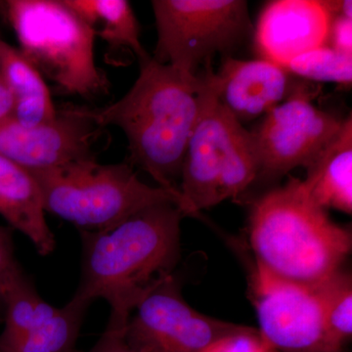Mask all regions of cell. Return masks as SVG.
Listing matches in <instances>:
<instances>
[{
    "mask_svg": "<svg viewBox=\"0 0 352 352\" xmlns=\"http://www.w3.org/2000/svg\"><path fill=\"white\" fill-rule=\"evenodd\" d=\"M185 217L176 204L162 203L111 228L78 231L82 261L74 298H103L111 307L108 325L126 328L139 303L175 274Z\"/></svg>",
    "mask_w": 352,
    "mask_h": 352,
    "instance_id": "1",
    "label": "cell"
},
{
    "mask_svg": "<svg viewBox=\"0 0 352 352\" xmlns=\"http://www.w3.org/2000/svg\"><path fill=\"white\" fill-rule=\"evenodd\" d=\"M139 63L138 80L119 101L104 108H78L98 126L120 127L132 163L159 187L182 196L183 161L203 106L206 78L183 76L151 56Z\"/></svg>",
    "mask_w": 352,
    "mask_h": 352,
    "instance_id": "2",
    "label": "cell"
},
{
    "mask_svg": "<svg viewBox=\"0 0 352 352\" xmlns=\"http://www.w3.org/2000/svg\"><path fill=\"white\" fill-rule=\"evenodd\" d=\"M249 241L256 265L310 288L342 268L352 248L351 231L333 221L293 176L254 201Z\"/></svg>",
    "mask_w": 352,
    "mask_h": 352,
    "instance_id": "3",
    "label": "cell"
},
{
    "mask_svg": "<svg viewBox=\"0 0 352 352\" xmlns=\"http://www.w3.org/2000/svg\"><path fill=\"white\" fill-rule=\"evenodd\" d=\"M30 171L41 187L45 212L66 220L78 231L111 228L162 203H175L189 217L182 196L145 184L126 164H101L90 157Z\"/></svg>",
    "mask_w": 352,
    "mask_h": 352,
    "instance_id": "4",
    "label": "cell"
},
{
    "mask_svg": "<svg viewBox=\"0 0 352 352\" xmlns=\"http://www.w3.org/2000/svg\"><path fill=\"white\" fill-rule=\"evenodd\" d=\"M0 13L21 52L64 94L87 99L108 94L110 80L95 62L94 32L65 0H6Z\"/></svg>",
    "mask_w": 352,
    "mask_h": 352,
    "instance_id": "5",
    "label": "cell"
},
{
    "mask_svg": "<svg viewBox=\"0 0 352 352\" xmlns=\"http://www.w3.org/2000/svg\"><path fill=\"white\" fill-rule=\"evenodd\" d=\"M206 78L200 115L183 161L179 191L189 217L237 199L258 179V159L252 132L217 100Z\"/></svg>",
    "mask_w": 352,
    "mask_h": 352,
    "instance_id": "6",
    "label": "cell"
},
{
    "mask_svg": "<svg viewBox=\"0 0 352 352\" xmlns=\"http://www.w3.org/2000/svg\"><path fill=\"white\" fill-rule=\"evenodd\" d=\"M157 41L153 60L183 76L237 50L252 31L245 0H153Z\"/></svg>",
    "mask_w": 352,
    "mask_h": 352,
    "instance_id": "7",
    "label": "cell"
},
{
    "mask_svg": "<svg viewBox=\"0 0 352 352\" xmlns=\"http://www.w3.org/2000/svg\"><path fill=\"white\" fill-rule=\"evenodd\" d=\"M124 329L134 352H205L219 340L249 330L200 314L183 298L175 274L152 291Z\"/></svg>",
    "mask_w": 352,
    "mask_h": 352,
    "instance_id": "8",
    "label": "cell"
},
{
    "mask_svg": "<svg viewBox=\"0 0 352 352\" xmlns=\"http://www.w3.org/2000/svg\"><path fill=\"white\" fill-rule=\"evenodd\" d=\"M303 90L273 108L252 131L258 159V179H281L298 166L307 168L340 131L344 119L324 112Z\"/></svg>",
    "mask_w": 352,
    "mask_h": 352,
    "instance_id": "9",
    "label": "cell"
},
{
    "mask_svg": "<svg viewBox=\"0 0 352 352\" xmlns=\"http://www.w3.org/2000/svg\"><path fill=\"white\" fill-rule=\"evenodd\" d=\"M249 298L258 314L259 333L278 352H331L314 288L273 276L254 263Z\"/></svg>",
    "mask_w": 352,
    "mask_h": 352,
    "instance_id": "10",
    "label": "cell"
},
{
    "mask_svg": "<svg viewBox=\"0 0 352 352\" xmlns=\"http://www.w3.org/2000/svg\"><path fill=\"white\" fill-rule=\"evenodd\" d=\"M100 129L78 107L63 109L56 119L31 127L10 118L0 124V155L29 170H50L94 157L92 145Z\"/></svg>",
    "mask_w": 352,
    "mask_h": 352,
    "instance_id": "11",
    "label": "cell"
},
{
    "mask_svg": "<svg viewBox=\"0 0 352 352\" xmlns=\"http://www.w3.org/2000/svg\"><path fill=\"white\" fill-rule=\"evenodd\" d=\"M208 82L219 103L240 124L264 117L273 108L303 90L294 85L292 74L270 60L227 56L219 71L207 65Z\"/></svg>",
    "mask_w": 352,
    "mask_h": 352,
    "instance_id": "12",
    "label": "cell"
},
{
    "mask_svg": "<svg viewBox=\"0 0 352 352\" xmlns=\"http://www.w3.org/2000/svg\"><path fill=\"white\" fill-rule=\"evenodd\" d=\"M333 16L327 1L268 2L254 31V43L261 58L286 68L296 57L327 45Z\"/></svg>",
    "mask_w": 352,
    "mask_h": 352,
    "instance_id": "13",
    "label": "cell"
},
{
    "mask_svg": "<svg viewBox=\"0 0 352 352\" xmlns=\"http://www.w3.org/2000/svg\"><path fill=\"white\" fill-rule=\"evenodd\" d=\"M43 194L27 168L0 155V215L14 230L27 236L41 256L56 248L54 234L45 219Z\"/></svg>",
    "mask_w": 352,
    "mask_h": 352,
    "instance_id": "14",
    "label": "cell"
},
{
    "mask_svg": "<svg viewBox=\"0 0 352 352\" xmlns=\"http://www.w3.org/2000/svg\"><path fill=\"white\" fill-rule=\"evenodd\" d=\"M308 195L324 210L352 212V118L344 120L337 135L305 168Z\"/></svg>",
    "mask_w": 352,
    "mask_h": 352,
    "instance_id": "15",
    "label": "cell"
},
{
    "mask_svg": "<svg viewBox=\"0 0 352 352\" xmlns=\"http://www.w3.org/2000/svg\"><path fill=\"white\" fill-rule=\"evenodd\" d=\"M0 78L14 100L11 119L31 127L56 119L59 111L38 69L20 50L0 39Z\"/></svg>",
    "mask_w": 352,
    "mask_h": 352,
    "instance_id": "16",
    "label": "cell"
},
{
    "mask_svg": "<svg viewBox=\"0 0 352 352\" xmlns=\"http://www.w3.org/2000/svg\"><path fill=\"white\" fill-rule=\"evenodd\" d=\"M111 47L131 50L139 61L150 56L140 41V28L126 0H65Z\"/></svg>",
    "mask_w": 352,
    "mask_h": 352,
    "instance_id": "17",
    "label": "cell"
},
{
    "mask_svg": "<svg viewBox=\"0 0 352 352\" xmlns=\"http://www.w3.org/2000/svg\"><path fill=\"white\" fill-rule=\"evenodd\" d=\"M56 309L43 300L31 278L24 275L6 296L0 352H13L34 328L50 318Z\"/></svg>",
    "mask_w": 352,
    "mask_h": 352,
    "instance_id": "18",
    "label": "cell"
},
{
    "mask_svg": "<svg viewBox=\"0 0 352 352\" xmlns=\"http://www.w3.org/2000/svg\"><path fill=\"white\" fill-rule=\"evenodd\" d=\"M91 303L74 298L34 328L13 352H76V342Z\"/></svg>",
    "mask_w": 352,
    "mask_h": 352,
    "instance_id": "19",
    "label": "cell"
},
{
    "mask_svg": "<svg viewBox=\"0 0 352 352\" xmlns=\"http://www.w3.org/2000/svg\"><path fill=\"white\" fill-rule=\"evenodd\" d=\"M320 300L331 352H342L352 336V276L340 268L314 287Z\"/></svg>",
    "mask_w": 352,
    "mask_h": 352,
    "instance_id": "20",
    "label": "cell"
},
{
    "mask_svg": "<svg viewBox=\"0 0 352 352\" xmlns=\"http://www.w3.org/2000/svg\"><path fill=\"white\" fill-rule=\"evenodd\" d=\"M292 75L317 82H332L349 87L352 82V56L320 46L292 60L286 68Z\"/></svg>",
    "mask_w": 352,
    "mask_h": 352,
    "instance_id": "21",
    "label": "cell"
},
{
    "mask_svg": "<svg viewBox=\"0 0 352 352\" xmlns=\"http://www.w3.org/2000/svg\"><path fill=\"white\" fill-rule=\"evenodd\" d=\"M14 229L0 226V320L2 321L6 296L18 280L25 275L16 258Z\"/></svg>",
    "mask_w": 352,
    "mask_h": 352,
    "instance_id": "22",
    "label": "cell"
},
{
    "mask_svg": "<svg viewBox=\"0 0 352 352\" xmlns=\"http://www.w3.org/2000/svg\"><path fill=\"white\" fill-rule=\"evenodd\" d=\"M205 352H278L264 340L258 329L250 328L219 340Z\"/></svg>",
    "mask_w": 352,
    "mask_h": 352,
    "instance_id": "23",
    "label": "cell"
},
{
    "mask_svg": "<svg viewBox=\"0 0 352 352\" xmlns=\"http://www.w3.org/2000/svg\"><path fill=\"white\" fill-rule=\"evenodd\" d=\"M327 45L352 56V20L344 16H333Z\"/></svg>",
    "mask_w": 352,
    "mask_h": 352,
    "instance_id": "24",
    "label": "cell"
},
{
    "mask_svg": "<svg viewBox=\"0 0 352 352\" xmlns=\"http://www.w3.org/2000/svg\"><path fill=\"white\" fill-rule=\"evenodd\" d=\"M124 329L107 325L100 339L87 352H134L127 344Z\"/></svg>",
    "mask_w": 352,
    "mask_h": 352,
    "instance_id": "25",
    "label": "cell"
},
{
    "mask_svg": "<svg viewBox=\"0 0 352 352\" xmlns=\"http://www.w3.org/2000/svg\"><path fill=\"white\" fill-rule=\"evenodd\" d=\"M13 109L12 95L0 78V124L12 117Z\"/></svg>",
    "mask_w": 352,
    "mask_h": 352,
    "instance_id": "26",
    "label": "cell"
}]
</instances>
